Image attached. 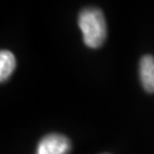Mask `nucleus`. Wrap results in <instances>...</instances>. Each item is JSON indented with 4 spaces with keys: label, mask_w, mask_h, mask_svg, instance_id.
Returning <instances> with one entry per match:
<instances>
[{
    "label": "nucleus",
    "mask_w": 154,
    "mask_h": 154,
    "mask_svg": "<svg viewBox=\"0 0 154 154\" xmlns=\"http://www.w3.org/2000/svg\"><path fill=\"white\" fill-rule=\"evenodd\" d=\"M103 154H109V153H103Z\"/></svg>",
    "instance_id": "obj_5"
},
{
    "label": "nucleus",
    "mask_w": 154,
    "mask_h": 154,
    "mask_svg": "<svg viewBox=\"0 0 154 154\" xmlns=\"http://www.w3.org/2000/svg\"><path fill=\"white\" fill-rule=\"evenodd\" d=\"M71 140L62 134H48L40 139L35 154H70Z\"/></svg>",
    "instance_id": "obj_2"
},
{
    "label": "nucleus",
    "mask_w": 154,
    "mask_h": 154,
    "mask_svg": "<svg viewBox=\"0 0 154 154\" xmlns=\"http://www.w3.org/2000/svg\"><path fill=\"white\" fill-rule=\"evenodd\" d=\"M78 25L82 32L85 45L96 49L105 42L107 37V26L103 11L96 7H88L80 11Z\"/></svg>",
    "instance_id": "obj_1"
},
{
    "label": "nucleus",
    "mask_w": 154,
    "mask_h": 154,
    "mask_svg": "<svg viewBox=\"0 0 154 154\" xmlns=\"http://www.w3.org/2000/svg\"><path fill=\"white\" fill-rule=\"evenodd\" d=\"M16 69V58L9 50L0 51V81L5 82Z\"/></svg>",
    "instance_id": "obj_4"
},
{
    "label": "nucleus",
    "mask_w": 154,
    "mask_h": 154,
    "mask_svg": "<svg viewBox=\"0 0 154 154\" xmlns=\"http://www.w3.org/2000/svg\"><path fill=\"white\" fill-rule=\"evenodd\" d=\"M139 78L145 91L154 93V57L144 55L139 61Z\"/></svg>",
    "instance_id": "obj_3"
}]
</instances>
